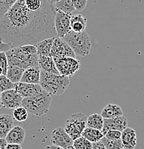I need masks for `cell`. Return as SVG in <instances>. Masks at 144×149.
Returning <instances> with one entry per match:
<instances>
[{"label": "cell", "mask_w": 144, "mask_h": 149, "mask_svg": "<svg viewBox=\"0 0 144 149\" xmlns=\"http://www.w3.org/2000/svg\"><path fill=\"white\" fill-rule=\"evenodd\" d=\"M55 14L53 1L17 0L0 19L1 42L12 47L36 46L46 39L58 37Z\"/></svg>", "instance_id": "6da1fadb"}, {"label": "cell", "mask_w": 144, "mask_h": 149, "mask_svg": "<svg viewBox=\"0 0 144 149\" xmlns=\"http://www.w3.org/2000/svg\"><path fill=\"white\" fill-rule=\"evenodd\" d=\"M9 66H15L27 70L29 68L40 69L38 49L35 45H24L13 47L6 52Z\"/></svg>", "instance_id": "7a4b0ae2"}, {"label": "cell", "mask_w": 144, "mask_h": 149, "mask_svg": "<svg viewBox=\"0 0 144 149\" xmlns=\"http://www.w3.org/2000/svg\"><path fill=\"white\" fill-rule=\"evenodd\" d=\"M52 102V95L43 91L36 95L24 98L22 106L33 116H42L48 113Z\"/></svg>", "instance_id": "3957f363"}, {"label": "cell", "mask_w": 144, "mask_h": 149, "mask_svg": "<svg viewBox=\"0 0 144 149\" xmlns=\"http://www.w3.org/2000/svg\"><path fill=\"white\" fill-rule=\"evenodd\" d=\"M40 85L44 91L54 95H60L67 89L70 79L63 75L47 73L41 70Z\"/></svg>", "instance_id": "277c9868"}, {"label": "cell", "mask_w": 144, "mask_h": 149, "mask_svg": "<svg viewBox=\"0 0 144 149\" xmlns=\"http://www.w3.org/2000/svg\"><path fill=\"white\" fill-rule=\"evenodd\" d=\"M62 39L70 47L75 55L86 57L89 55L92 47V41L86 31L83 32L70 31Z\"/></svg>", "instance_id": "5b68a950"}, {"label": "cell", "mask_w": 144, "mask_h": 149, "mask_svg": "<svg viewBox=\"0 0 144 149\" xmlns=\"http://www.w3.org/2000/svg\"><path fill=\"white\" fill-rule=\"evenodd\" d=\"M88 117L86 114L77 113L72 114L66 120L65 130L73 141L82 136L84 130L87 128Z\"/></svg>", "instance_id": "8992f818"}, {"label": "cell", "mask_w": 144, "mask_h": 149, "mask_svg": "<svg viewBox=\"0 0 144 149\" xmlns=\"http://www.w3.org/2000/svg\"><path fill=\"white\" fill-rule=\"evenodd\" d=\"M55 62L60 75L68 77L73 76L82 67L80 62L74 57L56 59Z\"/></svg>", "instance_id": "52a82bcc"}, {"label": "cell", "mask_w": 144, "mask_h": 149, "mask_svg": "<svg viewBox=\"0 0 144 149\" xmlns=\"http://www.w3.org/2000/svg\"><path fill=\"white\" fill-rule=\"evenodd\" d=\"M72 16V15L64 13L60 11L56 12L55 17V26L59 38H63L70 31H72L70 26V19Z\"/></svg>", "instance_id": "ba28073f"}, {"label": "cell", "mask_w": 144, "mask_h": 149, "mask_svg": "<svg viewBox=\"0 0 144 149\" xmlns=\"http://www.w3.org/2000/svg\"><path fill=\"white\" fill-rule=\"evenodd\" d=\"M50 56L54 60H56L63 57L75 58L76 55L67 42H65L63 39L56 37L52 45Z\"/></svg>", "instance_id": "9c48e42d"}, {"label": "cell", "mask_w": 144, "mask_h": 149, "mask_svg": "<svg viewBox=\"0 0 144 149\" xmlns=\"http://www.w3.org/2000/svg\"><path fill=\"white\" fill-rule=\"evenodd\" d=\"M24 97L15 90L5 91L1 93V106L8 109H16L22 106Z\"/></svg>", "instance_id": "30bf717a"}, {"label": "cell", "mask_w": 144, "mask_h": 149, "mask_svg": "<svg viewBox=\"0 0 144 149\" xmlns=\"http://www.w3.org/2000/svg\"><path fill=\"white\" fill-rule=\"evenodd\" d=\"M50 141L53 145L58 146L65 149H67L69 147L72 146L74 143L73 140L66 133L65 128L62 127H59L52 130Z\"/></svg>", "instance_id": "8fae6325"}, {"label": "cell", "mask_w": 144, "mask_h": 149, "mask_svg": "<svg viewBox=\"0 0 144 149\" xmlns=\"http://www.w3.org/2000/svg\"><path fill=\"white\" fill-rule=\"evenodd\" d=\"M128 121L126 118L124 116L115 118L111 119H104V125L102 132L103 135H106L108 131L111 130H118V131L123 132L125 128H127Z\"/></svg>", "instance_id": "7c38bea8"}, {"label": "cell", "mask_w": 144, "mask_h": 149, "mask_svg": "<svg viewBox=\"0 0 144 149\" xmlns=\"http://www.w3.org/2000/svg\"><path fill=\"white\" fill-rule=\"evenodd\" d=\"M15 90L24 98L33 97L44 91L40 84H28L23 83H16V87H15Z\"/></svg>", "instance_id": "4fadbf2b"}, {"label": "cell", "mask_w": 144, "mask_h": 149, "mask_svg": "<svg viewBox=\"0 0 144 149\" xmlns=\"http://www.w3.org/2000/svg\"><path fill=\"white\" fill-rule=\"evenodd\" d=\"M39 65L40 70H42L47 73L60 75L55 60L51 56H39Z\"/></svg>", "instance_id": "5bb4252c"}, {"label": "cell", "mask_w": 144, "mask_h": 149, "mask_svg": "<svg viewBox=\"0 0 144 149\" xmlns=\"http://www.w3.org/2000/svg\"><path fill=\"white\" fill-rule=\"evenodd\" d=\"M121 141L124 149H134L137 144V136L136 130L127 128L122 132Z\"/></svg>", "instance_id": "9a60e30c"}, {"label": "cell", "mask_w": 144, "mask_h": 149, "mask_svg": "<svg viewBox=\"0 0 144 149\" xmlns=\"http://www.w3.org/2000/svg\"><path fill=\"white\" fill-rule=\"evenodd\" d=\"M25 130L19 125H16L8 133L6 137V140L8 143L21 145L25 139Z\"/></svg>", "instance_id": "2e32d148"}, {"label": "cell", "mask_w": 144, "mask_h": 149, "mask_svg": "<svg viewBox=\"0 0 144 149\" xmlns=\"http://www.w3.org/2000/svg\"><path fill=\"white\" fill-rule=\"evenodd\" d=\"M15 118L9 114H1L0 116V138L6 139L8 133L14 128Z\"/></svg>", "instance_id": "e0dca14e"}, {"label": "cell", "mask_w": 144, "mask_h": 149, "mask_svg": "<svg viewBox=\"0 0 144 149\" xmlns=\"http://www.w3.org/2000/svg\"><path fill=\"white\" fill-rule=\"evenodd\" d=\"M123 112L119 105L113 103H109L102 109L101 115L104 119H111L123 116Z\"/></svg>", "instance_id": "ac0fdd59"}, {"label": "cell", "mask_w": 144, "mask_h": 149, "mask_svg": "<svg viewBox=\"0 0 144 149\" xmlns=\"http://www.w3.org/2000/svg\"><path fill=\"white\" fill-rule=\"evenodd\" d=\"M41 70L37 68L25 70L20 83L28 84H40Z\"/></svg>", "instance_id": "d6986e66"}, {"label": "cell", "mask_w": 144, "mask_h": 149, "mask_svg": "<svg viewBox=\"0 0 144 149\" xmlns=\"http://www.w3.org/2000/svg\"><path fill=\"white\" fill-rule=\"evenodd\" d=\"M53 7L55 12H63L64 13L72 15L75 10L74 1L72 0H59L53 1Z\"/></svg>", "instance_id": "ffe728a7"}, {"label": "cell", "mask_w": 144, "mask_h": 149, "mask_svg": "<svg viewBox=\"0 0 144 149\" xmlns=\"http://www.w3.org/2000/svg\"><path fill=\"white\" fill-rule=\"evenodd\" d=\"M87 18L82 15H72L70 19V26L72 31L75 32H83L86 31L87 26Z\"/></svg>", "instance_id": "44dd1931"}, {"label": "cell", "mask_w": 144, "mask_h": 149, "mask_svg": "<svg viewBox=\"0 0 144 149\" xmlns=\"http://www.w3.org/2000/svg\"><path fill=\"white\" fill-rule=\"evenodd\" d=\"M56 37L48 38L39 42L36 45L39 56H50L54 41Z\"/></svg>", "instance_id": "7402d4cb"}, {"label": "cell", "mask_w": 144, "mask_h": 149, "mask_svg": "<svg viewBox=\"0 0 144 149\" xmlns=\"http://www.w3.org/2000/svg\"><path fill=\"white\" fill-rule=\"evenodd\" d=\"M82 136L88 140L92 143H95L101 141V140L104 137V135H103V132L100 130L87 127L83 131Z\"/></svg>", "instance_id": "603a6c76"}, {"label": "cell", "mask_w": 144, "mask_h": 149, "mask_svg": "<svg viewBox=\"0 0 144 149\" xmlns=\"http://www.w3.org/2000/svg\"><path fill=\"white\" fill-rule=\"evenodd\" d=\"M104 125V118L100 114L93 113L88 116L87 127L102 131Z\"/></svg>", "instance_id": "cb8c5ba5"}, {"label": "cell", "mask_w": 144, "mask_h": 149, "mask_svg": "<svg viewBox=\"0 0 144 149\" xmlns=\"http://www.w3.org/2000/svg\"><path fill=\"white\" fill-rule=\"evenodd\" d=\"M25 70L15 66H9L7 77L14 83H18L21 82L22 77Z\"/></svg>", "instance_id": "d4e9b609"}, {"label": "cell", "mask_w": 144, "mask_h": 149, "mask_svg": "<svg viewBox=\"0 0 144 149\" xmlns=\"http://www.w3.org/2000/svg\"><path fill=\"white\" fill-rule=\"evenodd\" d=\"M17 0H0V19L7 15Z\"/></svg>", "instance_id": "484cf974"}, {"label": "cell", "mask_w": 144, "mask_h": 149, "mask_svg": "<svg viewBox=\"0 0 144 149\" xmlns=\"http://www.w3.org/2000/svg\"><path fill=\"white\" fill-rule=\"evenodd\" d=\"M15 87H16V84L12 83L7 76L1 74V76H0V88H1V93L7 91H10V90H15Z\"/></svg>", "instance_id": "4316f807"}, {"label": "cell", "mask_w": 144, "mask_h": 149, "mask_svg": "<svg viewBox=\"0 0 144 149\" xmlns=\"http://www.w3.org/2000/svg\"><path fill=\"white\" fill-rule=\"evenodd\" d=\"M28 111L24 108L21 106L16 108L13 111V117L15 120L18 122H24L28 118Z\"/></svg>", "instance_id": "83f0119b"}, {"label": "cell", "mask_w": 144, "mask_h": 149, "mask_svg": "<svg viewBox=\"0 0 144 149\" xmlns=\"http://www.w3.org/2000/svg\"><path fill=\"white\" fill-rule=\"evenodd\" d=\"M101 142L107 149H123V143L121 139L118 141H112L103 137L101 140Z\"/></svg>", "instance_id": "f1b7e54d"}, {"label": "cell", "mask_w": 144, "mask_h": 149, "mask_svg": "<svg viewBox=\"0 0 144 149\" xmlns=\"http://www.w3.org/2000/svg\"><path fill=\"white\" fill-rule=\"evenodd\" d=\"M73 147L75 149H93V143L81 136L80 138L74 141Z\"/></svg>", "instance_id": "f546056e"}, {"label": "cell", "mask_w": 144, "mask_h": 149, "mask_svg": "<svg viewBox=\"0 0 144 149\" xmlns=\"http://www.w3.org/2000/svg\"><path fill=\"white\" fill-rule=\"evenodd\" d=\"M0 58H1V74L7 76L9 69V62L5 52L0 53Z\"/></svg>", "instance_id": "4dcf8cb0"}, {"label": "cell", "mask_w": 144, "mask_h": 149, "mask_svg": "<svg viewBox=\"0 0 144 149\" xmlns=\"http://www.w3.org/2000/svg\"><path fill=\"white\" fill-rule=\"evenodd\" d=\"M121 136L122 132L118 131V130H111L105 135L104 137L112 141H118V140L121 139Z\"/></svg>", "instance_id": "1f68e13d"}, {"label": "cell", "mask_w": 144, "mask_h": 149, "mask_svg": "<svg viewBox=\"0 0 144 149\" xmlns=\"http://www.w3.org/2000/svg\"><path fill=\"white\" fill-rule=\"evenodd\" d=\"M88 1L87 0H75L74 1V6L77 11H82L86 8Z\"/></svg>", "instance_id": "d6a6232c"}, {"label": "cell", "mask_w": 144, "mask_h": 149, "mask_svg": "<svg viewBox=\"0 0 144 149\" xmlns=\"http://www.w3.org/2000/svg\"><path fill=\"white\" fill-rule=\"evenodd\" d=\"M12 47L10 45L4 43L3 42H1V45H0V51L1 52H7L12 49Z\"/></svg>", "instance_id": "836d02e7"}, {"label": "cell", "mask_w": 144, "mask_h": 149, "mask_svg": "<svg viewBox=\"0 0 144 149\" xmlns=\"http://www.w3.org/2000/svg\"><path fill=\"white\" fill-rule=\"evenodd\" d=\"M6 149H22V147L19 144L8 143Z\"/></svg>", "instance_id": "e575fe53"}, {"label": "cell", "mask_w": 144, "mask_h": 149, "mask_svg": "<svg viewBox=\"0 0 144 149\" xmlns=\"http://www.w3.org/2000/svg\"><path fill=\"white\" fill-rule=\"evenodd\" d=\"M93 149H107L105 146L102 143L101 141L98 143H93Z\"/></svg>", "instance_id": "d590c367"}, {"label": "cell", "mask_w": 144, "mask_h": 149, "mask_svg": "<svg viewBox=\"0 0 144 149\" xmlns=\"http://www.w3.org/2000/svg\"><path fill=\"white\" fill-rule=\"evenodd\" d=\"M7 145H8V142L6 139H0V149H6Z\"/></svg>", "instance_id": "8d00e7d4"}, {"label": "cell", "mask_w": 144, "mask_h": 149, "mask_svg": "<svg viewBox=\"0 0 144 149\" xmlns=\"http://www.w3.org/2000/svg\"><path fill=\"white\" fill-rule=\"evenodd\" d=\"M45 149H65V148H61V147L58 146H55V145H53V144H52V145L47 146L45 148Z\"/></svg>", "instance_id": "74e56055"}, {"label": "cell", "mask_w": 144, "mask_h": 149, "mask_svg": "<svg viewBox=\"0 0 144 149\" xmlns=\"http://www.w3.org/2000/svg\"><path fill=\"white\" fill-rule=\"evenodd\" d=\"M67 149H75V148H74V147H73V146H70V147H69V148H68Z\"/></svg>", "instance_id": "f35d334b"}, {"label": "cell", "mask_w": 144, "mask_h": 149, "mask_svg": "<svg viewBox=\"0 0 144 149\" xmlns=\"http://www.w3.org/2000/svg\"><path fill=\"white\" fill-rule=\"evenodd\" d=\"M123 149H124V148H123Z\"/></svg>", "instance_id": "ab89813d"}]
</instances>
